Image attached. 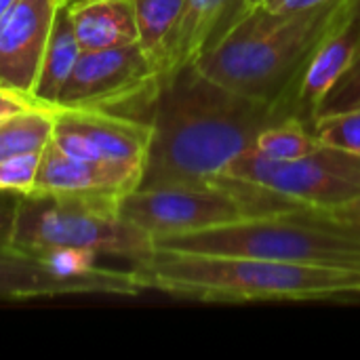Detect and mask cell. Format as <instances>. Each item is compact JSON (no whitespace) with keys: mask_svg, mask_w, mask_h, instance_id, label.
Instances as JSON below:
<instances>
[{"mask_svg":"<svg viewBox=\"0 0 360 360\" xmlns=\"http://www.w3.org/2000/svg\"><path fill=\"white\" fill-rule=\"evenodd\" d=\"M278 120L285 118L274 105L226 89L194 63L181 65L160 80L139 188L215 184L224 169Z\"/></svg>","mask_w":360,"mask_h":360,"instance_id":"cell-1","label":"cell"},{"mask_svg":"<svg viewBox=\"0 0 360 360\" xmlns=\"http://www.w3.org/2000/svg\"><path fill=\"white\" fill-rule=\"evenodd\" d=\"M344 0L295 13L249 8L194 65L211 80L289 116L291 91L314 49L342 23Z\"/></svg>","mask_w":360,"mask_h":360,"instance_id":"cell-2","label":"cell"},{"mask_svg":"<svg viewBox=\"0 0 360 360\" xmlns=\"http://www.w3.org/2000/svg\"><path fill=\"white\" fill-rule=\"evenodd\" d=\"M143 289L205 302H335L360 291V268L293 264L236 255H200L156 249L131 268Z\"/></svg>","mask_w":360,"mask_h":360,"instance_id":"cell-3","label":"cell"},{"mask_svg":"<svg viewBox=\"0 0 360 360\" xmlns=\"http://www.w3.org/2000/svg\"><path fill=\"white\" fill-rule=\"evenodd\" d=\"M154 243L156 249L177 253L360 268V228L331 221L306 207L249 215L230 224Z\"/></svg>","mask_w":360,"mask_h":360,"instance_id":"cell-4","label":"cell"},{"mask_svg":"<svg viewBox=\"0 0 360 360\" xmlns=\"http://www.w3.org/2000/svg\"><path fill=\"white\" fill-rule=\"evenodd\" d=\"M23 253L86 251L131 264L154 255V238L118 213V200L101 196L27 194L19 196L11 245Z\"/></svg>","mask_w":360,"mask_h":360,"instance_id":"cell-5","label":"cell"},{"mask_svg":"<svg viewBox=\"0 0 360 360\" xmlns=\"http://www.w3.org/2000/svg\"><path fill=\"white\" fill-rule=\"evenodd\" d=\"M300 209L264 190L217 179L207 186H162L135 190L118 200V213L154 240L200 232L249 215Z\"/></svg>","mask_w":360,"mask_h":360,"instance_id":"cell-6","label":"cell"},{"mask_svg":"<svg viewBox=\"0 0 360 360\" xmlns=\"http://www.w3.org/2000/svg\"><path fill=\"white\" fill-rule=\"evenodd\" d=\"M221 177L264 190L295 207L325 209L359 196L360 156L321 148L304 158L272 160L247 150L224 169Z\"/></svg>","mask_w":360,"mask_h":360,"instance_id":"cell-7","label":"cell"},{"mask_svg":"<svg viewBox=\"0 0 360 360\" xmlns=\"http://www.w3.org/2000/svg\"><path fill=\"white\" fill-rule=\"evenodd\" d=\"M158 86V72L139 42L82 51L59 93L57 108L103 110L150 120Z\"/></svg>","mask_w":360,"mask_h":360,"instance_id":"cell-8","label":"cell"},{"mask_svg":"<svg viewBox=\"0 0 360 360\" xmlns=\"http://www.w3.org/2000/svg\"><path fill=\"white\" fill-rule=\"evenodd\" d=\"M53 141L78 160H99L143 173L152 141L150 120L103 110L53 108Z\"/></svg>","mask_w":360,"mask_h":360,"instance_id":"cell-9","label":"cell"},{"mask_svg":"<svg viewBox=\"0 0 360 360\" xmlns=\"http://www.w3.org/2000/svg\"><path fill=\"white\" fill-rule=\"evenodd\" d=\"M141 291L146 289L133 270L124 272L97 266L91 272L65 274L15 247H0V300L61 297L76 293L135 297Z\"/></svg>","mask_w":360,"mask_h":360,"instance_id":"cell-10","label":"cell"},{"mask_svg":"<svg viewBox=\"0 0 360 360\" xmlns=\"http://www.w3.org/2000/svg\"><path fill=\"white\" fill-rule=\"evenodd\" d=\"M59 2L17 0L0 17V89L32 99Z\"/></svg>","mask_w":360,"mask_h":360,"instance_id":"cell-11","label":"cell"},{"mask_svg":"<svg viewBox=\"0 0 360 360\" xmlns=\"http://www.w3.org/2000/svg\"><path fill=\"white\" fill-rule=\"evenodd\" d=\"M143 173L131 167L78 160L63 154L51 139L40 152L36 186L32 194H68V196H101L120 200L135 192Z\"/></svg>","mask_w":360,"mask_h":360,"instance_id":"cell-12","label":"cell"},{"mask_svg":"<svg viewBox=\"0 0 360 360\" xmlns=\"http://www.w3.org/2000/svg\"><path fill=\"white\" fill-rule=\"evenodd\" d=\"M360 53V23L344 13L342 23L314 49L289 97V116L312 127L321 105Z\"/></svg>","mask_w":360,"mask_h":360,"instance_id":"cell-13","label":"cell"},{"mask_svg":"<svg viewBox=\"0 0 360 360\" xmlns=\"http://www.w3.org/2000/svg\"><path fill=\"white\" fill-rule=\"evenodd\" d=\"M245 0H186L173 38L169 42L160 80L194 63L209 46H213L245 13Z\"/></svg>","mask_w":360,"mask_h":360,"instance_id":"cell-14","label":"cell"},{"mask_svg":"<svg viewBox=\"0 0 360 360\" xmlns=\"http://www.w3.org/2000/svg\"><path fill=\"white\" fill-rule=\"evenodd\" d=\"M70 17L82 51L137 42L133 0H70Z\"/></svg>","mask_w":360,"mask_h":360,"instance_id":"cell-15","label":"cell"},{"mask_svg":"<svg viewBox=\"0 0 360 360\" xmlns=\"http://www.w3.org/2000/svg\"><path fill=\"white\" fill-rule=\"evenodd\" d=\"M82 46L76 38L74 23L70 17V0H61L53 19L49 42L44 46L40 72L32 91V99L40 105L55 108L63 84L68 82Z\"/></svg>","mask_w":360,"mask_h":360,"instance_id":"cell-16","label":"cell"},{"mask_svg":"<svg viewBox=\"0 0 360 360\" xmlns=\"http://www.w3.org/2000/svg\"><path fill=\"white\" fill-rule=\"evenodd\" d=\"M186 0H133L137 21V42L158 72L165 68L169 42L181 17Z\"/></svg>","mask_w":360,"mask_h":360,"instance_id":"cell-17","label":"cell"},{"mask_svg":"<svg viewBox=\"0 0 360 360\" xmlns=\"http://www.w3.org/2000/svg\"><path fill=\"white\" fill-rule=\"evenodd\" d=\"M53 108L34 103L0 124V160L21 154H40L53 139Z\"/></svg>","mask_w":360,"mask_h":360,"instance_id":"cell-18","label":"cell"},{"mask_svg":"<svg viewBox=\"0 0 360 360\" xmlns=\"http://www.w3.org/2000/svg\"><path fill=\"white\" fill-rule=\"evenodd\" d=\"M323 146L316 141L312 127L300 118H285L266 127L253 141L249 152H255L272 160H295L304 158Z\"/></svg>","mask_w":360,"mask_h":360,"instance_id":"cell-19","label":"cell"},{"mask_svg":"<svg viewBox=\"0 0 360 360\" xmlns=\"http://www.w3.org/2000/svg\"><path fill=\"white\" fill-rule=\"evenodd\" d=\"M312 133L323 148L360 156V105L319 114Z\"/></svg>","mask_w":360,"mask_h":360,"instance_id":"cell-20","label":"cell"},{"mask_svg":"<svg viewBox=\"0 0 360 360\" xmlns=\"http://www.w3.org/2000/svg\"><path fill=\"white\" fill-rule=\"evenodd\" d=\"M40 154H21L0 160V190L17 196L34 192Z\"/></svg>","mask_w":360,"mask_h":360,"instance_id":"cell-21","label":"cell"},{"mask_svg":"<svg viewBox=\"0 0 360 360\" xmlns=\"http://www.w3.org/2000/svg\"><path fill=\"white\" fill-rule=\"evenodd\" d=\"M306 209H310V207H306ZM310 211L321 215V217H327L331 221L360 228V194L354 196V198H350V200H346V202H340V205H333V207H325V209H310Z\"/></svg>","mask_w":360,"mask_h":360,"instance_id":"cell-22","label":"cell"},{"mask_svg":"<svg viewBox=\"0 0 360 360\" xmlns=\"http://www.w3.org/2000/svg\"><path fill=\"white\" fill-rule=\"evenodd\" d=\"M17 207H19V196L0 190V247L11 245L15 219H17Z\"/></svg>","mask_w":360,"mask_h":360,"instance_id":"cell-23","label":"cell"},{"mask_svg":"<svg viewBox=\"0 0 360 360\" xmlns=\"http://www.w3.org/2000/svg\"><path fill=\"white\" fill-rule=\"evenodd\" d=\"M36 101H32L25 95H19V93L8 91V89H0V124H4L8 118H13L15 114L27 110Z\"/></svg>","mask_w":360,"mask_h":360,"instance_id":"cell-24","label":"cell"},{"mask_svg":"<svg viewBox=\"0 0 360 360\" xmlns=\"http://www.w3.org/2000/svg\"><path fill=\"white\" fill-rule=\"evenodd\" d=\"M323 2H331V0H281L278 4L270 6L268 11H272V13H295V11L312 8V6L323 4ZM264 8H266V6H264Z\"/></svg>","mask_w":360,"mask_h":360,"instance_id":"cell-25","label":"cell"},{"mask_svg":"<svg viewBox=\"0 0 360 360\" xmlns=\"http://www.w3.org/2000/svg\"><path fill=\"white\" fill-rule=\"evenodd\" d=\"M344 13L350 21L360 23V0H344Z\"/></svg>","mask_w":360,"mask_h":360,"instance_id":"cell-26","label":"cell"},{"mask_svg":"<svg viewBox=\"0 0 360 360\" xmlns=\"http://www.w3.org/2000/svg\"><path fill=\"white\" fill-rule=\"evenodd\" d=\"M338 304H360V291H354V293H346L342 297L335 300Z\"/></svg>","mask_w":360,"mask_h":360,"instance_id":"cell-27","label":"cell"},{"mask_svg":"<svg viewBox=\"0 0 360 360\" xmlns=\"http://www.w3.org/2000/svg\"><path fill=\"white\" fill-rule=\"evenodd\" d=\"M15 2H17V0H0V17H2Z\"/></svg>","mask_w":360,"mask_h":360,"instance_id":"cell-28","label":"cell"},{"mask_svg":"<svg viewBox=\"0 0 360 360\" xmlns=\"http://www.w3.org/2000/svg\"><path fill=\"white\" fill-rule=\"evenodd\" d=\"M245 2H247V6H249V8H255V6L264 4L266 0H245Z\"/></svg>","mask_w":360,"mask_h":360,"instance_id":"cell-29","label":"cell"},{"mask_svg":"<svg viewBox=\"0 0 360 360\" xmlns=\"http://www.w3.org/2000/svg\"><path fill=\"white\" fill-rule=\"evenodd\" d=\"M281 0H266L264 4H259V6H266V8H270V6H274V4H278Z\"/></svg>","mask_w":360,"mask_h":360,"instance_id":"cell-30","label":"cell"}]
</instances>
